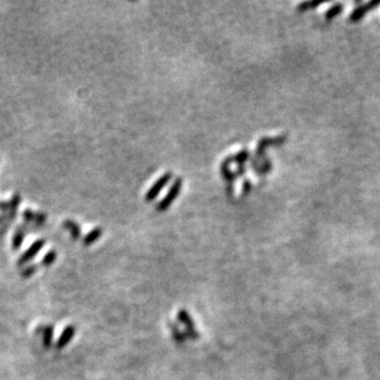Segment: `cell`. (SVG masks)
Here are the masks:
<instances>
[{"instance_id": "cell-1", "label": "cell", "mask_w": 380, "mask_h": 380, "mask_svg": "<svg viewBox=\"0 0 380 380\" xmlns=\"http://www.w3.org/2000/svg\"><path fill=\"white\" fill-rule=\"evenodd\" d=\"M181 186H182V180H181V178H176L175 182L172 184V186H171L170 191L168 192L166 196H165L164 200L158 204V207H156L158 212H165V210L170 207L171 203L176 200V197H178V194H180Z\"/></svg>"}, {"instance_id": "cell-2", "label": "cell", "mask_w": 380, "mask_h": 380, "mask_svg": "<svg viewBox=\"0 0 380 380\" xmlns=\"http://www.w3.org/2000/svg\"><path fill=\"white\" fill-rule=\"evenodd\" d=\"M44 244H46L44 239L36 240V242L32 244L30 248H28V250H26L25 252H24L22 255L20 256V258L18 260V266H24V264H28V262L32 261V260L34 258V256H37V254H38L40 251L42 250V248L44 246Z\"/></svg>"}, {"instance_id": "cell-3", "label": "cell", "mask_w": 380, "mask_h": 380, "mask_svg": "<svg viewBox=\"0 0 380 380\" xmlns=\"http://www.w3.org/2000/svg\"><path fill=\"white\" fill-rule=\"evenodd\" d=\"M171 178H172V174L166 172V174H164V175H162V178L156 181V182L152 184L150 188H149V191L146 192V202H152V200L158 197V194H160V191H162V190L168 184V181L171 180Z\"/></svg>"}, {"instance_id": "cell-4", "label": "cell", "mask_w": 380, "mask_h": 380, "mask_svg": "<svg viewBox=\"0 0 380 380\" xmlns=\"http://www.w3.org/2000/svg\"><path fill=\"white\" fill-rule=\"evenodd\" d=\"M76 326L74 325H69L66 326V328L63 330V332H62V334L60 336V338H58L57 341V344H56V348L57 350H63L64 347H66L69 344V342L73 340L74 334H76Z\"/></svg>"}, {"instance_id": "cell-5", "label": "cell", "mask_w": 380, "mask_h": 380, "mask_svg": "<svg viewBox=\"0 0 380 380\" xmlns=\"http://www.w3.org/2000/svg\"><path fill=\"white\" fill-rule=\"evenodd\" d=\"M28 232V226L26 223L20 224L16 229L14 236H12V250L18 251V248H21L24 242V238H25V234Z\"/></svg>"}, {"instance_id": "cell-6", "label": "cell", "mask_w": 380, "mask_h": 380, "mask_svg": "<svg viewBox=\"0 0 380 380\" xmlns=\"http://www.w3.org/2000/svg\"><path fill=\"white\" fill-rule=\"evenodd\" d=\"M20 203H21V196L18 194H15L9 202V212H8V216H9V224L12 223L14 219L16 218V216H18Z\"/></svg>"}, {"instance_id": "cell-7", "label": "cell", "mask_w": 380, "mask_h": 380, "mask_svg": "<svg viewBox=\"0 0 380 380\" xmlns=\"http://www.w3.org/2000/svg\"><path fill=\"white\" fill-rule=\"evenodd\" d=\"M63 226L66 230H69V232H70L72 235V239H80V236H82V228H80V226L76 220H73V219H66V220L63 222Z\"/></svg>"}, {"instance_id": "cell-8", "label": "cell", "mask_w": 380, "mask_h": 380, "mask_svg": "<svg viewBox=\"0 0 380 380\" xmlns=\"http://www.w3.org/2000/svg\"><path fill=\"white\" fill-rule=\"evenodd\" d=\"M102 232H104L102 228H98H98H94L92 232H89L84 238H82V244H84L85 246L92 245L94 242H96L101 236H102Z\"/></svg>"}, {"instance_id": "cell-9", "label": "cell", "mask_w": 380, "mask_h": 380, "mask_svg": "<svg viewBox=\"0 0 380 380\" xmlns=\"http://www.w3.org/2000/svg\"><path fill=\"white\" fill-rule=\"evenodd\" d=\"M178 320H180V322H182L184 326H186V330L187 332H188L190 334H191V337H194V326L192 325V320L191 318H190L188 312H184V310H181V312H178Z\"/></svg>"}, {"instance_id": "cell-10", "label": "cell", "mask_w": 380, "mask_h": 380, "mask_svg": "<svg viewBox=\"0 0 380 380\" xmlns=\"http://www.w3.org/2000/svg\"><path fill=\"white\" fill-rule=\"evenodd\" d=\"M380 2H368V4L366 5V6H362V8H358L357 10H356L354 12H353L352 15H350V18H352L353 21H357L358 18H360V16H363L366 12V10L370 9V8H374L376 6V5H379Z\"/></svg>"}, {"instance_id": "cell-11", "label": "cell", "mask_w": 380, "mask_h": 380, "mask_svg": "<svg viewBox=\"0 0 380 380\" xmlns=\"http://www.w3.org/2000/svg\"><path fill=\"white\" fill-rule=\"evenodd\" d=\"M56 260H57V252H56L54 250H50L48 251V252L44 255V258H42V266L44 267H50V264H53L56 262Z\"/></svg>"}, {"instance_id": "cell-12", "label": "cell", "mask_w": 380, "mask_h": 380, "mask_svg": "<svg viewBox=\"0 0 380 380\" xmlns=\"http://www.w3.org/2000/svg\"><path fill=\"white\" fill-rule=\"evenodd\" d=\"M53 338V326H47L44 328V348H50Z\"/></svg>"}, {"instance_id": "cell-13", "label": "cell", "mask_w": 380, "mask_h": 380, "mask_svg": "<svg viewBox=\"0 0 380 380\" xmlns=\"http://www.w3.org/2000/svg\"><path fill=\"white\" fill-rule=\"evenodd\" d=\"M37 264H28V266H25V268L21 271V277L22 278H30L31 276H34V272L37 271Z\"/></svg>"}, {"instance_id": "cell-14", "label": "cell", "mask_w": 380, "mask_h": 380, "mask_svg": "<svg viewBox=\"0 0 380 380\" xmlns=\"http://www.w3.org/2000/svg\"><path fill=\"white\" fill-rule=\"evenodd\" d=\"M22 218L26 224H32L34 220V212L32 210H30V208H28V210H24Z\"/></svg>"}, {"instance_id": "cell-15", "label": "cell", "mask_w": 380, "mask_h": 380, "mask_svg": "<svg viewBox=\"0 0 380 380\" xmlns=\"http://www.w3.org/2000/svg\"><path fill=\"white\" fill-rule=\"evenodd\" d=\"M342 12V5L341 4H337L336 6L331 8L330 10L328 12V14H326V18H334V16H336L337 14H340V12Z\"/></svg>"}, {"instance_id": "cell-16", "label": "cell", "mask_w": 380, "mask_h": 380, "mask_svg": "<svg viewBox=\"0 0 380 380\" xmlns=\"http://www.w3.org/2000/svg\"><path fill=\"white\" fill-rule=\"evenodd\" d=\"M320 2H304V4H300L298 6V9L300 10V12H305V10H308L309 8H315L318 6Z\"/></svg>"}, {"instance_id": "cell-17", "label": "cell", "mask_w": 380, "mask_h": 380, "mask_svg": "<svg viewBox=\"0 0 380 380\" xmlns=\"http://www.w3.org/2000/svg\"><path fill=\"white\" fill-rule=\"evenodd\" d=\"M0 210H2V213L9 212V202H6V200H0Z\"/></svg>"}]
</instances>
